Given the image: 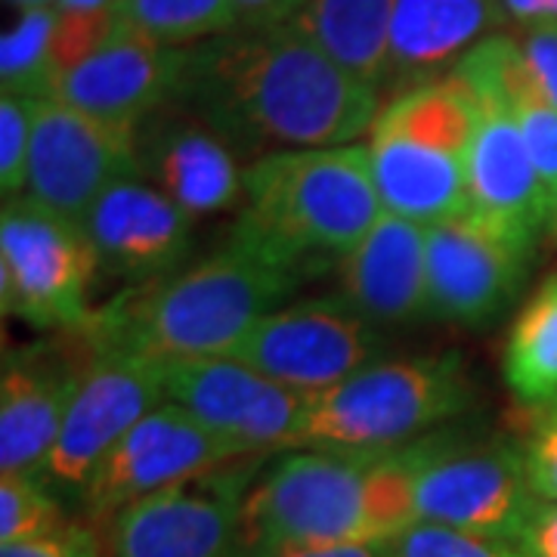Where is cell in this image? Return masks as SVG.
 Returning a JSON list of instances; mask_svg holds the SVG:
<instances>
[{"label": "cell", "mask_w": 557, "mask_h": 557, "mask_svg": "<svg viewBox=\"0 0 557 557\" xmlns=\"http://www.w3.org/2000/svg\"><path fill=\"white\" fill-rule=\"evenodd\" d=\"M171 102L211 124L245 164L285 149L350 146L381 112L379 90L329 60L295 25L236 28L186 47Z\"/></svg>", "instance_id": "cell-1"}, {"label": "cell", "mask_w": 557, "mask_h": 557, "mask_svg": "<svg viewBox=\"0 0 557 557\" xmlns=\"http://www.w3.org/2000/svg\"><path fill=\"white\" fill-rule=\"evenodd\" d=\"M434 440L387 453L288 449L248 490L236 552L394 542L418 523L416 478Z\"/></svg>", "instance_id": "cell-2"}, {"label": "cell", "mask_w": 557, "mask_h": 557, "mask_svg": "<svg viewBox=\"0 0 557 557\" xmlns=\"http://www.w3.org/2000/svg\"><path fill=\"white\" fill-rule=\"evenodd\" d=\"M381 214L366 146L285 149L245 168L230 245L307 282L350 258Z\"/></svg>", "instance_id": "cell-3"}, {"label": "cell", "mask_w": 557, "mask_h": 557, "mask_svg": "<svg viewBox=\"0 0 557 557\" xmlns=\"http://www.w3.org/2000/svg\"><path fill=\"white\" fill-rule=\"evenodd\" d=\"M300 285V278L226 242L186 270L121 292L94 310L81 335L94 350L152 359L226 357Z\"/></svg>", "instance_id": "cell-4"}, {"label": "cell", "mask_w": 557, "mask_h": 557, "mask_svg": "<svg viewBox=\"0 0 557 557\" xmlns=\"http://www.w3.org/2000/svg\"><path fill=\"white\" fill-rule=\"evenodd\" d=\"M471 406L474 384L456 350L375 359L335 387L307 394L288 449H403Z\"/></svg>", "instance_id": "cell-5"}, {"label": "cell", "mask_w": 557, "mask_h": 557, "mask_svg": "<svg viewBox=\"0 0 557 557\" xmlns=\"http://www.w3.org/2000/svg\"><path fill=\"white\" fill-rule=\"evenodd\" d=\"M474 127L478 100L456 72L384 102L366 143L384 211L424 226L465 214Z\"/></svg>", "instance_id": "cell-6"}, {"label": "cell", "mask_w": 557, "mask_h": 557, "mask_svg": "<svg viewBox=\"0 0 557 557\" xmlns=\"http://www.w3.org/2000/svg\"><path fill=\"white\" fill-rule=\"evenodd\" d=\"M100 273L84 223L28 196L0 211V307L40 332L75 335L94 317L90 285Z\"/></svg>", "instance_id": "cell-7"}, {"label": "cell", "mask_w": 557, "mask_h": 557, "mask_svg": "<svg viewBox=\"0 0 557 557\" xmlns=\"http://www.w3.org/2000/svg\"><path fill=\"white\" fill-rule=\"evenodd\" d=\"M258 458L226 461L121 508L106 523L109 557H233L245 498L263 471Z\"/></svg>", "instance_id": "cell-8"}, {"label": "cell", "mask_w": 557, "mask_h": 557, "mask_svg": "<svg viewBox=\"0 0 557 557\" xmlns=\"http://www.w3.org/2000/svg\"><path fill=\"white\" fill-rule=\"evenodd\" d=\"M226 357L292 391L319 394L375 362L381 332L341 295L298 300L267 313Z\"/></svg>", "instance_id": "cell-9"}, {"label": "cell", "mask_w": 557, "mask_h": 557, "mask_svg": "<svg viewBox=\"0 0 557 557\" xmlns=\"http://www.w3.org/2000/svg\"><path fill=\"white\" fill-rule=\"evenodd\" d=\"M161 394L218 434L239 458L288 449L307 394L230 357L159 359Z\"/></svg>", "instance_id": "cell-10"}, {"label": "cell", "mask_w": 557, "mask_h": 557, "mask_svg": "<svg viewBox=\"0 0 557 557\" xmlns=\"http://www.w3.org/2000/svg\"><path fill=\"white\" fill-rule=\"evenodd\" d=\"M536 505L518 446H456L453 434H437L418 468L416 518L421 523L518 542Z\"/></svg>", "instance_id": "cell-11"}, {"label": "cell", "mask_w": 557, "mask_h": 557, "mask_svg": "<svg viewBox=\"0 0 557 557\" xmlns=\"http://www.w3.org/2000/svg\"><path fill=\"white\" fill-rule=\"evenodd\" d=\"M137 177V131L81 112L62 100H38L28 199L84 223L106 189Z\"/></svg>", "instance_id": "cell-12"}, {"label": "cell", "mask_w": 557, "mask_h": 557, "mask_svg": "<svg viewBox=\"0 0 557 557\" xmlns=\"http://www.w3.org/2000/svg\"><path fill=\"white\" fill-rule=\"evenodd\" d=\"M94 354L57 446L38 471L57 496L78 498L115 443L164 403L159 359L124 350Z\"/></svg>", "instance_id": "cell-13"}, {"label": "cell", "mask_w": 557, "mask_h": 557, "mask_svg": "<svg viewBox=\"0 0 557 557\" xmlns=\"http://www.w3.org/2000/svg\"><path fill=\"white\" fill-rule=\"evenodd\" d=\"M94 357L81 332L3 354L0 474H38L44 468Z\"/></svg>", "instance_id": "cell-14"}, {"label": "cell", "mask_w": 557, "mask_h": 557, "mask_svg": "<svg viewBox=\"0 0 557 557\" xmlns=\"http://www.w3.org/2000/svg\"><path fill=\"white\" fill-rule=\"evenodd\" d=\"M226 461H239V456L218 434L201 428L174 403H161L102 458L97 474L78 496V505L94 523H109L121 508L139 498Z\"/></svg>", "instance_id": "cell-15"}, {"label": "cell", "mask_w": 557, "mask_h": 557, "mask_svg": "<svg viewBox=\"0 0 557 557\" xmlns=\"http://www.w3.org/2000/svg\"><path fill=\"white\" fill-rule=\"evenodd\" d=\"M533 251L474 214L428 226V319L483 329L523 292Z\"/></svg>", "instance_id": "cell-16"}, {"label": "cell", "mask_w": 557, "mask_h": 557, "mask_svg": "<svg viewBox=\"0 0 557 557\" xmlns=\"http://www.w3.org/2000/svg\"><path fill=\"white\" fill-rule=\"evenodd\" d=\"M186 50L119 25L87 57L65 69L50 100H62L121 127H134L177 97Z\"/></svg>", "instance_id": "cell-17"}, {"label": "cell", "mask_w": 557, "mask_h": 557, "mask_svg": "<svg viewBox=\"0 0 557 557\" xmlns=\"http://www.w3.org/2000/svg\"><path fill=\"white\" fill-rule=\"evenodd\" d=\"M84 230L100 273L127 288L177 273L196 242V218L139 177L106 189L84 220Z\"/></svg>", "instance_id": "cell-18"}, {"label": "cell", "mask_w": 557, "mask_h": 557, "mask_svg": "<svg viewBox=\"0 0 557 557\" xmlns=\"http://www.w3.org/2000/svg\"><path fill=\"white\" fill-rule=\"evenodd\" d=\"M245 161L199 115L168 102L137 127V177L193 218L245 201Z\"/></svg>", "instance_id": "cell-19"}, {"label": "cell", "mask_w": 557, "mask_h": 557, "mask_svg": "<svg viewBox=\"0 0 557 557\" xmlns=\"http://www.w3.org/2000/svg\"><path fill=\"white\" fill-rule=\"evenodd\" d=\"M471 94L478 100V127L468 161V214L520 248L536 251L539 236L548 233L552 208L527 139L502 97L478 87Z\"/></svg>", "instance_id": "cell-20"}, {"label": "cell", "mask_w": 557, "mask_h": 557, "mask_svg": "<svg viewBox=\"0 0 557 557\" xmlns=\"http://www.w3.org/2000/svg\"><path fill=\"white\" fill-rule=\"evenodd\" d=\"M341 270V298L375 329L428 319V226L384 211Z\"/></svg>", "instance_id": "cell-21"}, {"label": "cell", "mask_w": 557, "mask_h": 557, "mask_svg": "<svg viewBox=\"0 0 557 557\" xmlns=\"http://www.w3.org/2000/svg\"><path fill=\"white\" fill-rule=\"evenodd\" d=\"M505 25L498 0H394L391 62L381 100L446 78Z\"/></svg>", "instance_id": "cell-22"}, {"label": "cell", "mask_w": 557, "mask_h": 557, "mask_svg": "<svg viewBox=\"0 0 557 557\" xmlns=\"http://www.w3.org/2000/svg\"><path fill=\"white\" fill-rule=\"evenodd\" d=\"M394 0H304L288 22L362 84L384 90Z\"/></svg>", "instance_id": "cell-23"}, {"label": "cell", "mask_w": 557, "mask_h": 557, "mask_svg": "<svg viewBox=\"0 0 557 557\" xmlns=\"http://www.w3.org/2000/svg\"><path fill=\"white\" fill-rule=\"evenodd\" d=\"M502 381L527 412H557V273L523 304L502 347Z\"/></svg>", "instance_id": "cell-24"}, {"label": "cell", "mask_w": 557, "mask_h": 557, "mask_svg": "<svg viewBox=\"0 0 557 557\" xmlns=\"http://www.w3.org/2000/svg\"><path fill=\"white\" fill-rule=\"evenodd\" d=\"M57 20L53 10H25L0 40V90L7 97L50 100L57 87Z\"/></svg>", "instance_id": "cell-25"}, {"label": "cell", "mask_w": 557, "mask_h": 557, "mask_svg": "<svg viewBox=\"0 0 557 557\" xmlns=\"http://www.w3.org/2000/svg\"><path fill=\"white\" fill-rule=\"evenodd\" d=\"M127 25L168 47H196L239 28L233 0H121Z\"/></svg>", "instance_id": "cell-26"}, {"label": "cell", "mask_w": 557, "mask_h": 557, "mask_svg": "<svg viewBox=\"0 0 557 557\" xmlns=\"http://www.w3.org/2000/svg\"><path fill=\"white\" fill-rule=\"evenodd\" d=\"M65 520L60 496L38 474H0V545L44 536Z\"/></svg>", "instance_id": "cell-27"}, {"label": "cell", "mask_w": 557, "mask_h": 557, "mask_svg": "<svg viewBox=\"0 0 557 557\" xmlns=\"http://www.w3.org/2000/svg\"><path fill=\"white\" fill-rule=\"evenodd\" d=\"M394 557H523L515 542L478 536L440 523H412L394 539Z\"/></svg>", "instance_id": "cell-28"}, {"label": "cell", "mask_w": 557, "mask_h": 557, "mask_svg": "<svg viewBox=\"0 0 557 557\" xmlns=\"http://www.w3.org/2000/svg\"><path fill=\"white\" fill-rule=\"evenodd\" d=\"M38 100L28 97H0V189L3 199H16L28 183L32 134H35Z\"/></svg>", "instance_id": "cell-29"}, {"label": "cell", "mask_w": 557, "mask_h": 557, "mask_svg": "<svg viewBox=\"0 0 557 557\" xmlns=\"http://www.w3.org/2000/svg\"><path fill=\"white\" fill-rule=\"evenodd\" d=\"M0 557H102V542L94 527L65 520L44 536L0 545Z\"/></svg>", "instance_id": "cell-30"}, {"label": "cell", "mask_w": 557, "mask_h": 557, "mask_svg": "<svg viewBox=\"0 0 557 557\" xmlns=\"http://www.w3.org/2000/svg\"><path fill=\"white\" fill-rule=\"evenodd\" d=\"M527 480L539 502H557V412L536 428L523 446Z\"/></svg>", "instance_id": "cell-31"}, {"label": "cell", "mask_w": 557, "mask_h": 557, "mask_svg": "<svg viewBox=\"0 0 557 557\" xmlns=\"http://www.w3.org/2000/svg\"><path fill=\"white\" fill-rule=\"evenodd\" d=\"M518 44L539 94L557 109V28L520 32Z\"/></svg>", "instance_id": "cell-32"}, {"label": "cell", "mask_w": 557, "mask_h": 557, "mask_svg": "<svg viewBox=\"0 0 557 557\" xmlns=\"http://www.w3.org/2000/svg\"><path fill=\"white\" fill-rule=\"evenodd\" d=\"M233 557H394V542H344V545H282Z\"/></svg>", "instance_id": "cell-33"}, {"label": "cell", "mask_w": 557, "mask_h": 557, "mask_svg": "<svg viewBox=\"0 0 557 557\" xmlns=\"http://www.w3.org/2000/svg\"><path fill=\"white\" fill-rule=\"evenodd\" d=\"M515 545L523 557H557V502H539Z\"/></svg>", "instance_id": "cell-34"}, {"label": "cell", "mask_w": 557, "mask_h": 557, "mask_svg": "<svg viewBox=\"0 0 557 557\" xmlns=\"http://www.w3.org/2000/svg\"><path fill=\"white\" fill-rule=\"evenodd\" d=\"M239 28H276L298 16L304 0H233Z\"/></svg>", "instance_id": "cell-35"}, {"label": "cell", "mask_w": 557, "mask_h": 557, "mask_svg": "<svg viewBox=\"0 0 557 557\" xmlns=\"http://www.w3.org/2000/svg\"><path fill=\"white\" fill-rule=\"evenodd\" d=\"M505 25L518 32L557 28V0H498Z\"/></svg>", "instance_id": "cell-36"}, {"label": "cell", "mask_w": 557, "mask_h": 557, "mask_svg": "<svg viewBox=\"0 0 557 557\" xmlns=\"http://www.w3.org/2000/svg\"><path fill=\"white\" fill-rule=\"evenodd\" d=\"M121 0H60L62 13H84V16H112L119 13Z\"/></svg>", "instance_id": "cell-37"}, {"label": "cell", "mask_w": 557, "mask_h": 557, "mask_svg": "<svg viewBox=\"0 0 557 557\" xmlns=\"http://www.w3.org/2000/svg\"><path fill=\"white\" fill-rule=\"evenodd\" d=\"M10 7H16L20 13L25 10H53V7H60V0H7Z\"/></svg>", "instance_id": "cell-38"}, {"label": "cell", "mask_w": 557, "mask_h": 557, "mask_svg": "<svg viewBox=\"0 0 557 557\" xmlns=\"http://www.w3.org/2000/svg\"><path fill=\"white\" fill-rule=\"evenodd\" d=\"M548 236H552V239H557V199H555V205H552V218H548Z\"/></svg>", "instance_id": "cell-39"}]
</instances>
